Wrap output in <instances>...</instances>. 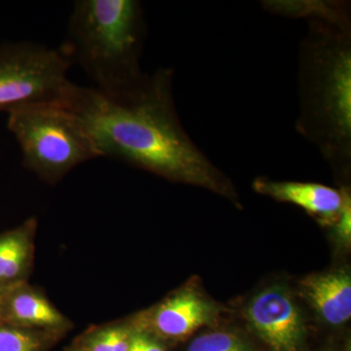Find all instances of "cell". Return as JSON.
I'll return each instance as SVG.
<instances>
[{
  "label": "cell",
  "instance_id": "3957f363",
  "mask_svg": "<svg viewBox=\"0 0 351 351\" xmlns=\"http://www.w3.org/2000/svg\"><path fill=\"white\" fill-rule=\"evenodd\" d=\"M145 36L144 12L137 0H77L61 49L82 66L97 91L115 98L144 78L140 58Z\"/></svg>",
  "mask_w": 351,
  "mask_h": 351
},
{
  "label": "cell",
  "instance_id": "5bb4252c",
  "mask_svg": "<svg viewBox=\"0 0 351 351\" xmlns=\"http://www.w3.org/2000/svg\"><path fill=\"white\" fill-rule=\"evenodd\" d=\"M105 330L112 351L129 350L133 330L124 326H110Z\"/></svg>",
  "mask_w": 351,
  "mask_h": 351
},
{
  "label": "cell",
  "instance_id": "7a4b0ae2",
  "mask_svg": "<svg viewBox=\"0 0 351 351\" xmlns=\"http://www.w3.org/2000/svg\"><path fill=\"white\" fill-rule=\"evenodd\" d=\"M308 18L300 53L297 130L332 163L351 158V29L345 4H302Z\"/></svg>",
  "mask_w": 351,
  "mask_h": 351
},
{
  "label": "cell",
  "instance_id": "52a82bcc",
  "mask_svg": "<svg viewBox=\"0 0 351 351\" xmlns=\"http://www.w3.org/2000/svg\"><path fill=\"white\" fill-rule=\"evenodd\" d=\"M0 321L14 326L61 332L71 326L68 318L27 282L2 291Z\"/></svg>",
  "mask_w": 351,
  "mask_h": 351
},
{
  "label": "cell",
  "instance_id": "277c9868",
  "mask_svg": "<svg viewBox=\"0 0 351 351\" xmlns=\"http://www.w3.org/2000/svg\"><path fill=\"white\" fill-rule=\"evenodd\" d=\"M7 113V127L19 144L23 164L47 184H57L80 164L101 157L86 132L60 104Z\"/></svg>",
  "mask_w": 351,
  "mask_h": 351
},
{
  "label": "cell",
  "instance_id": "9c48e42d",
  "mask_svg": "<svg viewBox=\"0 0 351 351\" xmlns=\"http://www.w3.org/2000/svg\"><path fill=\"white\" fill-rule=\"evenodd\" d=\"M253 186L258 193L292 203L306 210L307 213L327 219H339L346 199L350 197L346 191L341 193L315 182H279L258 178Z\"/></svg>",
  "mask_w": 351,
  "mask_h": 351
},
{
  "label": "cell",
  "instance_id": "ac0fdd59",
  "mask_svg": "<svg viewBox=\"0 0 351 351\" xmlns=\"http://www.w3.org/2000/svg\"><path fill=\"white\" fill-rule=\"evenodd\" d=\"M2 291L0 290V304H1Z\"/></svg>",
  "mask_w": 351,
  "mask_h": 351
},
{
  "label": "cell",
  "instance_id": "4fadbf2b",
  "mask_svg": "<svg viewBox=\"0 0 351 351\" xmlns=\"http://www.w3.org/2000/svg\"><path fill=\"white\" fill-rule=\"evenodd\" d=\"M188 351H255L250 343L228 332H211L193 339Z\"/></svg>",
  "mask_w": 351,
  "mask_h": 351
},
{
  "label": "cell",
  "instance_id": "d6986e66",
  "mask_svg": "<svg viewBox=\"0 0 351 351\" xmlns=\"http://www.w3.org/2000/svg\"><path fill=\"white\" fill-rule=\"evenodd\" d=\"M69 351H83L82 350H69Z\"/></svg>",
  "mask_w": 351,
  "mask_h": 351
},
{
  "label": "cell",
  "instance_id": "e0dca14e",
  "mask_svg": "<svg viewBox=\"0 0 351 351\" xmlns=\"http://www.w3.org/2000/svg\"><path fill=\"white\" fill-rule=\"evenodd\" d=\"M338 219V232L339 237L345 240H350L351 230L350 197H348V199H346Z\"/></svg>",
  "mask_w": 351,
  "mask_h": 351
},
{
  "label": "cell",
  "instance_id": "9a60e30c",
  "mask_svg": "<svg viewBox=\"0 0 351 351\" xmlns=\"http://www.w3.org/2000/svg\"><path fill=\"white\" fill-rule=\"evenodd\" d=\"M128 351H165L149 335L143 331L132 332L130 348Z\"/></svg>",
  "mask_w": 351,
  "mask_h": 351
},
{
  "label": "cell",
  "instance_id": "5b68a950",
  "mask_svg": "<svg viewBox=\"0 0 351 351\" xmlns=\"http://www.w3.org/2000/svg\"><path fill=\"white\" fill-rule=\"evenodd\" d=\"M73 64L61 47L0 43V110L60 103L73 84L68 76Z\"/></svg>",
  "mask_w": 351,
  "mask_h": 351
},
{
  "label": "cell",
  "instance_id": "ba28073f",
  "mask_svg": "<svg viewBox=\"0 0 351 351\" xmlns=\"http://www.w3.org/2000/svg\"><path fill=\"white\" fill-rule=\"evenodd\" d=\"M213 308L193 290H182L157 306L147 321L157 336L182 339L209 323Z\"/></svg>",
  "mask_w": 351,
  "mask_h": 351
},
{
  "label": "cell",
  "instance_id": "8fae6325",
  "mask_svg": "<svg viewBox=\"0 0 351 351\" xmlns=\"http://www.w3.org/2000/svg\"><path fill=\"white\" fill-rule=\"evenodd\" d=\"M36 228V219L29 218L0 233V290L27 283L34 265Z\"/></svg>",
  "mask_w": 351,
  "mask_h": 351
},
{
  "label": "cell",
  "instance_id": "6da1fadb",
  "mask_svg": "<svg viewBox=\"0 0 351 351\" xmlns=\"http://www.w3.org/2000/svg\"><path fill=\"white\" fill-rule=\"evenodd\" d=\"M172 69L145 73L123 96H105L73 83L60 105L80 124L101 157L166 179L228 193V184L184 130L176 110Z\"/></svg>",
  "mask_w": 351,
  "mask_h": 351
},
{
  "label": "cell",
  "instance_id": "30bf717a",
  "mask_svg": "<svg viewBox=\"0 0 351 351\" xmlns=\"http://www.w3.org/2000/svg\"><path fill=\"white\" fill-rule=\"evenodd\" d=\"M309 304L327 323L341 325L351 317V278L346 271L309 276L302 282Z\"/></svg>",
  "mask_w": 351,
  "mask_h": 351
},
{
  "label": "cell",
  "instance_id": "8992f818",
  "mask_svg": "<svg viewBox=\"0 0 351 351\" xmlns=\"http://www.w3.org/2000/svg\"><path fill=\"white\" fill-rule=\"evenodd\" d=\"M246 316L272 350H301L304 338L302 314L283 289H267L256 295L247 306Z\"/></svg>",
  "mask_w": 351,
  "mask_h": 351
},
{
  "label": "cell",
  "instance_id": "7c38bea8",
  "mask_svg": "<svg viewBox=\"0 0 351 351\" xmlns=\"http://www.w3.org/2000/svg\"><path fill=\"white\" fill-rule=\"evenodd\" d=\"M60 332L14 326L0 321V351H44Z\"/></svg>",
  "mask_w": 351,
  "mask_h": 351
},
{
  "label": "cell",
  "instance_id": "2e32d148",
  "mask_svg": "<svg viewBox=\"0 0 351 351\" xmlns=\"http://www.w3.org/2000/svg\"><path fill=\"white\" fill-rule=\"evenodd\" d=\"M80 350L83 351H112L105 329L93 332L85 341L84 348H80Z\"/></svg>",
  "mask_w": 351,
  "mask_h": 351
}]
</instances>
